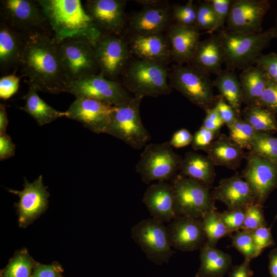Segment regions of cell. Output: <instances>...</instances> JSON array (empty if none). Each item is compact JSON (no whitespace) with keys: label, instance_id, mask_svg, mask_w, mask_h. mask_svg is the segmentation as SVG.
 Segmentation results:
<instances>
[{"label":"cell","instance_id":"obj_1","mask_svg":"<svg viewBox=\"0 0 277 277\" xmlns=\"http://www.w3.org/2000/svg\"><path fill=\"white\" fill-rule=\"evenodd\" d=\"M29 87L57 94L66 92L70 82L63 67L53 35L44 33L27 35L19 67Z\"/></svg>","mask_w":277,"mask_h":277},{"label":"cell","instance_id":"obj_2","mask_svg":"<svg viewBox=\"0 0 277 277\" xmlns=\"http://www.w3.org/2000/svg\"><path fill=\"white\" fill-rule=\"evenodd\" d=\"M56 43L74 37L92 42L101 33L87 14L80 0H37Z\"/></svg>","mask_w":277,"mask_h":277},{"label":"cell","instance_id":"obj_3","mask_svg":"<svg viewBox=\"0 0 277 277\" xmlns=\"http://www.w3.org/2000/svg\"><path fill=\"white\" fill-rule=\"evenodd\" d=\"M216 35L223 50L224 64L227 69L232 71L253 66L274 38L273 27L251 35L232 32L224 28L218 31Z\"/></svg>","mask_w":277,"mask_h":277},{"label":"cell","instance_id":"obj_4","mask_svg":"<svg viewBox=\"0 0 277 277\" xmlns=\"http://www.w3.org/2000/svg\"><path fill=\"white\" fill-rule=\"evenodd\" d=\"M165 64L136 59L130 61L122 74L123 86L134 97H158L172 92Z\"/></svg>","mask_w":277,"mask_h":277},{"label":"cell","instance_id":"obj_5","mask_svg":"<svg viewBox=\"0 0 277 277\" xmlns=\"http://www.w3.org/2000/svg\"><path fill=\"white\" fill-rule=\"evenodd\" d=\"M168 80L172 89L205 111L214 106L217 96L213 94L210 74L189 64H175L169 71Z\"/></svg>","mask_w":277,"mask_h":277},{"label":"cell","instance_id":"obj_6","mask_svg":"<svg viewBox=\"0 0 277 277\" xmlns=\"http://www.w3.org/2000/svg\"><path fill=\"white\" fill-rule=\"evenodd\" d=\"M141 100L133 97L125 103L113 106L106 133L120 139L136 150L145 146L151 138L141 118L140 106Z\"/></svg>","mask_w":277,"mask_h":277},{"label":"cell","instance_id":"obj_7","mask_svg":"<svg viewBox=\"0 0 277 277\" xmlns=\"http://www.w3.org/2000/svg\"><path fill=\"white\" fill-rule=\"evenodd\" d=\"M182 159L173 150L169 142L149 144L141 154L136 172L146 184L153 181H167L180 170Z\"/></svg>","mask_w":277,"mask_h":277},{"label":"cell","instance_id":"obj_8","mask_svg":"<svg viewBox=\"0 0 277 277\" xmlns=\"http://www.w3.org/2000/svg\"><path fill=\"white\" fill-rule=\"evenodd\" d=\"M0 16L1 22L24 34L44 33L53 35L49 22L37 1H1Z\"/></svg>","mask_w":277,"mask_h":277},{"label":"cell","instance_id":"obj_9","mask_svg":"<svg viewBox=\"0 0 277 277\" xmlns=\"http://www.w3.org/2000/svg\"><path fill=\"white\" fill-rule=\"evenodd\" d=\"M172 180L176 216L201 219L206 213L216 209L209 188L180 173Z\"/></svg>","mask_w":277,"mask_h":277},{"label":"cell","instance_id":"obj_10","mask_svg":"<svg viewBox=\"0 0 277 277\" xmlns=\"http://www.w3.org/2000/svg\"><path fill=\"white\" fill-rule=\"evenodd\" d=\"M131 237L146 258L157 265L167 263L174 251L172 249L167 226L153 217L143 220L133 225Z\"/></svg>","mask_w":277,"mask_h":277},{"label":"cell","instance_id":"obj_11","mask_svg":"<svg viewBox=\"0 0 277 277\" xmlns=\"http://www.w3.org/2000/svg\"><path fill=\"white\" fill-rule=\"evenodd\" d=\"M56 44L61 62L70 81L99 73L93 48L89 39L70 37Z\"/></svg>","mask_w":277,"mask_h":277},{"label":"cell","instance_id":"obj_12","mask_svg":"<svg viewBox=\"0 0 277 277\" xmlns=\"http://www.w3.org/2000/svg\"><path fill=\"white\" fill-rule=\"evenodd\" d=\"M91 43L99 73L108 80L116 81L130 62L128 41L122 34L101 33Z\"/></svg>","mask_w":277,"mask_h":277},{"label":"cell","instance_id":"obj_13","mask_svg":"<svg viewBox=\"0 0 277 277\" xmlns=\"http://www.w3.org/2000/svg\"><path fill=\"white\" fill-rule=\"evenodd\" d=\"M66 92L76 97L92 98L112 106L125 103L134 97L123 84L108 80L99 73L70 81Z\"/></svg>","mask_w":277,"mask_h":277},{"label":"cell","instance_id":"obj_14","mask_svg":"<svg viewBox=\"0 0 277 277\" xmlns=\"http://www.w3.org/2000/svg\"><path fill=\"white\" fill-rule=\"evenodd\" d=\"M270 8L267 0H231L225 28L245 35L261 33L263 18Z\"/></svg>","mask_w":277,"mask_h":277},{"label":"cell","instance_id":"obj_15","mask_svg":"<svg viewBox=\"0 0 277 277\" xmlns=\"http://www.w3.org/2000/svg\"><path fill=\"white\" fill-rule=\"evenodd\" d=\"M247 164L241 176L249 185L256 203L265 202L277 187V163L250 152L246 153Z\"/></svg>","mask_w":277,"mask_h":277},{"label":"cell","instance_id":"obj_16","mask_svg":"<svg viewBox=\"0 0 277 277\" xmlns=\"http://www.w3.org/2000/svg\"><path fill=\"white\" fill-rule=\"evenodd\" d=\"M126 4L124 0H89L84 7L101 33L121 34L125 26Z\"/></svg>","mask_w":277,"mask_h":277},{"label":"cell","instance_id":"obj_17","mask_svg":"<svg viewBox=\"0 0 277 277\" xmlns=\"http://www.w3.org/2000/svg\"><path fill=\"white\" fill-rule=\"evenodd\" d=\"M113 107L94 99L76 97L65 111L66 117L80 122L94 133H106Z\"/></svg>","mask_w":277,"mask_h":277},{"label":"cell","instance_id":"obj_18","mask_svg":"<svg viewBox=\"0 0 277 277\" xmlns=\"http://www.w3.org/2000/svg\"><path fill=\"white\" fill-rule=\"evenodd\" d=\"M172 248L182 251H192L200 249L206 241L202 220L176 216L167 226Z\"/></svg>","mask_w":277,"mask_h":277},{"label":"cell","instance_id":"obj_19","mask_svg":"<svg viewBox=\"0 0 277 277\" xmlns=\"http://www.w3.org/2000/svg\"><path fill=\"white\" fill-rule=\"evenodd\" d=\"M9 191L19 197L17 208L19 224L22 227L30 223L47 207L49 194L43 184L42 175L31 183L25 180L23 190L10 189Z\"/></svg>","mask_w":277,"mask_h":277},{"label":"cell","instance_id":"obj_20","mask_svg":"<svg viewBox=\"0 0 277 277\" xmlns=\"http://www.w3.org/2000/svg\"><path fill=\"white\" fill-rule=\"evenodd\" d=\"M212 199L225 204L228 209H244L256 203L255 196L247 182L236 173L221 179L211 192Z\"/></svg>","mask_w":277,"mask_h":277},{"label":"cell","instance_id":"obj_21","mask_svg":"<svg viewBox=\"0 0 277 277\" xmlns=\"http://www.w3.org/2000/svg\"><path fill=\"white\" fill-rule=\"evenodd\" d=\"M152 217L170 223L176 217L172 185L167 181H157L146 190L142 199Z\"/></svg>","mask_w":277,"mask_h":277},{"label":"cell","instance_id":"obj_22","mask_svg":"<svg viewBox=\"0 0 277 277\" xmlns=\"http://www.w3.org/2000/svg\"><path fill=\"white\" fill-rule=\"evenodd\" d=\"M171 18V9L166 3L144 7L130 17L129 28L132 35L163 33L170 26Z\"/></svg>","mask_w":277,"mask_h":277},{"label":"cell","instance_id":"obj_23","mask_svg":"<svg viewBox=\"0 0 277 277\" xmlns=\"http://www.w3.org/2000/svg\"><path fill=\"white\" fill-rule=\"evenodd\" d=\"M128 41L131 53L137 59L165 64L172 60L168 40L163 33L132 35Z\"/></svg>","mask_w":277,"mask_h":277},{"label":"cell","instance_id":"obj_24","mask_svg":"<svg viewBox=\"0 0 277 277\" xmlns=\"http://www.w3.org/2000/svg\"><path fill=\"white\" fill-rule=\"evenodd\" d=\"M171 58L177 65L188 64L200 42V30L196 27H187L173 24L167 29L166 34Z\"/></svg>","mask_w":277,"mask_h":277},{"label":"cell","instance_id":"obj_25","mask_svg":"<svg viewBox=\"0 0 277 277\" xmlns=\"http://www.w3.org/2000/svg\"><path fill=\"white\" fill-rule=\"evenodd\" d=\"M27 35L0 23V69L7 73L19 67Z\"/></svg>","mask_w":277,"mask_h":277},{"label":"cell","instance_id":"obj_26","mask_svg":"<svg viewBox=\"0 0 277 277\" xmlns=\"http://www.w3.org/2000/svg\"><path fill=\"white\" fill-rule=\"evenodd\" d=\"M223 50L216 34L200 41L189 64L207 74L216 75L223 70Z\"/></svg>","mask_w":277,"mask_h":277},{"label":"cell","instance_id":"obj_27","mask_svg":"<svg viewBox=\"0 0 277 277\" xmlns=\"http://www.w3.org/2000/svg\"><path fill=\"white\" fill-rule=\"evenodd\" d=\"M205 151L214 166L234 170L239 167L247 153L225 134H220Z\"/></svg>","mask_w":277,"mask_h":277},{"label":"cell","instance_id":"obj_28","mask_svg":"<svg viewBox=\"0 0 277 277\" xmlns=\"http://www.w3.org/2000/svg\"><path fill=\"white\" fill-rule=\"evenodd\" d=\"M214 166L207 156L189 151L182 159L180 173L209 188L215 176Z\"/></svg>","mask_w":277,"mask_h":277},{"label":"cell","instance_id":"obj_29","mask_svg":"<svg viewBox=\"0 0 277 277\" xmlns=\"http://www.w3.org/2000/svg\"><path fill=\"white\" fill-rule=\"evenodd\" d=\"M200 266L197 273L202 277H223L232 266L231 256L207 243L200 248Z\"/></svg>","mask_w":277,"mask_h":277},{"label":"cell","instance_id":"obj_30","mask_svg":"<svg viewBox=\"0 0 277 277\" xmlns=\"http://www.w3.org/2000/svg\"><path fill=\"white\" fill-rule=\"evenodd\" d=\"M239 79L243 103L246 106L255 105L268 81L265 74L259 67L251 66L242 70Z\"/></svg>","mask_w":277,"mask_h":277},{"label":"cell","instance_id":"obj_31","mask_svg":"<svg viewBox=\"0 0 277 277\" xmlns=\"http://www.w3.org/2000/svg\"><path fill=\"white\" fill-rule=\"evenodd\" d=\"M212 82L220 95L232 107L238 116H242V92L239 77L234 71L227 68L223 70Z\"/></svg>","mask_w":277,"mask_h":277},{"label":"cell","instance_id":"obj_32","mask_svg":"<svg viewBox=\"0 0 277 277\" xmlns=\"http://www.w3.org/2000/svg\"><path fill=\"white\" fill-rule=\"evenodd\" d=\"M37 91L29 87L23 98L25 105L20 109L31 115L39 126L49 124L59 117L66 116V112L58 111L43 100L37 94Z\"/></svg>","mask_w":277,"mask_h":277},{"label":"cell","instance_id":"obj_33","mask_svg":"<svg viewBox=\"0 0 277 277\" xmlns=\"http://www.w3.org/2000/svg\"><path fill=\"white\" fill-rule=\"evenodd\" d=\"M241 115L258 132L268 133L277 131L275 114L263 107L246 106Z\"/></svg>","mask_w":277,"mask_h":277},{"label":"cell","instance_id":"obj_34","mask_svg":"<svg viewBox=\"0 0 277 277\" xmlns=\"http://www.w3.org/2000/svg\"><path fill=\"white\" fill-rule=\"evenodd\" d=\"M201 220L206 243L211 246L215 247L221 239L231 234L215 210L206 213Z\"/></svg>","mask_w":277,"mask_h":277},{"label":"cell","instance_id":"obj_35","mask_svg":"<svg viewBox=\"0 0 277 277\" xmlns=\"http://www.w3.org/2000/svg\"><path fill=\"white\" fill-rule=\"evenodd\" d=\"M229 129V137L242 149L250 150L252 140L258 131L241 116Z\"/></svg>","mask_w":277,"mask_h":277},{"label":"cell","instance_id":"obj_36","mask_svg":"<svg viewBox=\"0 0 277 277\" xmlns=\"http://www.w3.org/2000/svg\"><path fill=\"white\" fill-rule=\"evenodd\" d=\"M249 152L277 163V137L268 133L257 132Z\"/></svg>","mask_w":277,"mask_h":277},{"label":"cell","instance_id":"obj_37","mask_svg":"<svg viewBox=\"0 0 277 277\" xmlns=\"http://www.w3.org/2000/svg\"><path fill=\"white\" fill-rule=\"evenodd\" d=\"M33 262L26 251H22L12 258L6 269L2 277H31V269Z\"/></svg>","mask_w":277,"mask_h":277},{"label":"cell","instance_id":"obj_38","mask_svg":"<svg viewBox=\"0 0 277 277\" xmlns=\"http://www.w3.org/2000/svg\"><path fill=\"white\" fill-rule=\"evenodd\" d=\"M172 18L175 24L187 27H195L197 5L192 0L185 5H175L171 8Z\"/></svg>","mask_w":277,"mask_h":277},{"label":"cell","instance_id":"obj_39","mask_svg":"<svg viewBox=\"0 0 277 277\" xmlns=\"http://www.w3.org/2000/svg\"><path fill=\"white\" fill-rule=\"evenodd\" d=\"M232 246L243 254L245 259L250 261L261 254L254 244L251 232L245 230H239L233 235Z\"/></svg>","mask_w":277,"mask_h":277},{"label":"cell","instance_id":"obj_40","mask_svg":"<svg viewBox=\"0 0 277 277\" xmlns=\"http://www.w3.org/2000/svg\"><path fill=\"white\" fill-rule=\"evenodd\" d=\"M215 17L209 0L201 2L197 5L195 27L199 30L211 31L215 26Z\"/></svg>","mask_w":277,"mask_h":277},{"label":"cell","instance_id":"obj_41","mask_svg":"<svg viewBox=\"0 0 277 277\" xmlns=\"http://www.w3.org/2000/svg\"><path fill=\"white\" fill-rule=\"evenodd\" d=\"M267 226L263 206L254 203L245 209V219L241 230L252 232L256 229Z\"/></svg>","mask_w":277,"mask_h":277},{"label":"cell","instance_id":"obj_42","mask_svg":"<svg viewBox=\"0 0 277 277\" xmlns=\"http://www.w3.org/2000/svg\"><path fill=\"white\" fill-rule=\"evenodd\" d=\"M255 64L263 71L268 80L277 84V53L262 54L256 59Z\"/></svg>","mask_w":277,"mask_h":277},{"label":"cell","instance_id":"obj_43","mask_svg":"<svg viewBox=\"0 0 277 277\" xmlns=\"http://www.w3.org/2000/svg\"><path fill=\"white\" fill-rule=\"evenodd\" d=\"M215 17V26L208 33L213 34L215 31L225 28L231 0H209Z\"/></svg>","mask_w":277,"mask_h":277},{"label":"cell","instance_id":"obj_44","mask_svg":"<svg viewBox=\"0 0 277 277\" xmlns=\"http://www.w3.org/2000/svg\"><path fill=\"white\" fill-rule=\"evenodd\" d=\"M228 230L231 233L242 229L245 219V210L232 209L219 213Z\"/></svg>","mask_w":277,"mask_h":277},{"label":"cell","instance_id":"obj_45","mask_svg":"<svg viewBox=\"0 0 277 277\" xmlns=\"http://www.w3.org/2000/svg\"><path fill=\"white\" fill-rule=\"evenodd\" d=\"M254 105L263 107L274 114H277V84L268 81L260 99Z\"/></svg>","mask_w":277,"mask_h":277},{"label":"cell","instance_id":"obj_46","mask_svg":"<svg viewBox=\"0 0 277 277\" xmlns=\"http://www.w3.org/2000/svg\"><path fill=\"white\" fill-rule=\"evenodd\" d=\"M271 227H261L251 232L252 240L258 250L261 253L266 248L274 245Z\"/></svg>","mask_w":277,"mask_h":277},{"label":"cell","instance_id":"obj_47","mask_svg":"<svg viewBox=\"0 0 277 277\" xmlns=\"http://www.w3.org/2000/svg\"><path fill=\"white\" fill-rule=\"evenodd\" d=\"M217 136L214 133L201 126L193 135L191 146L194 150L205 151Z\"/></svg>","mask_w":277,"mask_h":277},{"label":"cell","instance_id":"obj_48","mask_svg":"<svg viewBox=\"0 0 277 277\" xmlns=\"http://www.w3.org/2000/svg\"><path fill=\"white\" fill-rule=\"evenodd\" d=\"M20 77L14 73L2 76L0 78V97L7 100L13 95L19 87Z\"/></svg>","mask_w":277,"mask_h":277},{"label":"cell","instance_id":"obj_49","mask_svg":"<svg viewBox=\"0 0 277 277\" xmlns=\"http://www.w3.org/2000/svg\"><path fill=\"white\" fill-rule=\"evenodd\" d=\"M214 107L228 128L231 127L239 117L232 107L220 95L217 97Z\"/></svg>","mask_w":277,"mask_h":277},{"label":"cell","instance_id":"obj_50","mask_svg":"<svg viewBox=\"0 0 277 277\" xmlns=\"http://www.w3.org/2000/svg\"><path fill=\"white\" fill-rule=\"evenodd\" d=\"M206 116L202 126L213 132L218 136L221 128L225 124L216 109L214 106L205 111Z\"/></svg>","mask_w":277,"mask_h":277},{"label":"cell","instance_id":"obj_51","mask_svg":"<svg viewBox=\"0 0 277 277\" xmlns=\"http://www.w3.org/2000/svg\"><path fill=\"white\" fill-rule=\"evenodd\" d=\"M62 269L56 264H38L34 266L31 277H61Z\"/></svg>","mask_w":277,"mask_h":277},{"label":"cell","instance_id":"obj_52","mask_svg":"<svg viewBox=\"0 0 277 277\" xmlns=\"http://www.w3.org/2000/svg\"><path fill=\"white\" fill-rule=\"evenodd\" d=\"M192 138L193 135L187 129L182 128L174 133L169 142L172 147L180 148L191 144Z\"/></svg>","mask_w":277,"mask_h":277},{"label":"cell","instance_id":"obj_53","mask_svg":"<svg viewBox=\"0 0 277 277\" xmlns=\"http://www.w3.org/2000/svg\"><path fill=\"white\" fill-rule=\"evenodd\" d=\"M15 145L7 134H0V160L3 161L13 156L15 153Z\"/></svg>","mask_w":277,"mask_h":277},{"label":"cell","instance_id":"obj_54","mask_svg":"<svg viewBox=\"0 0 277 277\" xmlns=\"http://www.w3.org/2000/svg\"><path fill=\"white\" fill-rule=\"evenodd\" d=\"M250 261L245 259L240 265L232 266L228 272L229 277H251L253 272L250 268Z\"/></svg>","mask_w":277,"mask_h":277},{"label":"cell","instance_id":"obj_55","mask_svg":"<svg viewBox=\"0 0 277 277\" xmlns=\"http://www.w3.org/2000/svg\"><path fill=\"white\" fill-rule=\"evenodd\" d=\"M269 271L271 277H277V247L269 253Z\"/></svg>","mask_w":277,"mask_h":277},{"label":"cell","instance_id":"obj_56","mask_svg":"<svg viewBox=\"0 0 277 277\" xmlns=\"http://www.w3.org/2000/svg\"><path fill=\"white\" fill-rule=\"evenodd\" d=\"M8 124V120L5 106L0 105V134L6 133V131Z\"/></svg>","mask_w":277,"mask_h":277},{"label":"cell","instance_id":"obj_57","mask_svg":"<svg viewBox=\"0 0 277 277\" xmlns=\"http://www.w3.org/2000/svg\"><path fill=\"white\" fill-rule=\"evenodd\" d=\"M137 3L144 7H153L162 5L166 3V1L160 0H138L135 1Z\"/></svg>","mask_w":277,"mask_h":277},{"label":"cell","instance_id":"obj_58","mask_svg":"<svg viewBox=\"0 0 277 277\" xmlns=\"http://www.w3.org/2000/svg\"><path fill=\"white\" fill-rule=\"evenodd\" d=\"M273 28H274V38H277V11H276V19H275V25L273 27Z\"/></svg>","mask_w":277,"mask_h":277},{"label":"cell","instance_id":"obj_59","mask_svg":"<svg viewBox=\"0 0 277 277\" xmlns=\"http://www.w3.org/2000/svg\"><path fill=\"white\" fill-rule=\"evenodd\" d=\"M194 277H202V276H201V275L196 273Z\"/></svg>","mask_w":277,"mask_h":277}]
</instances>
